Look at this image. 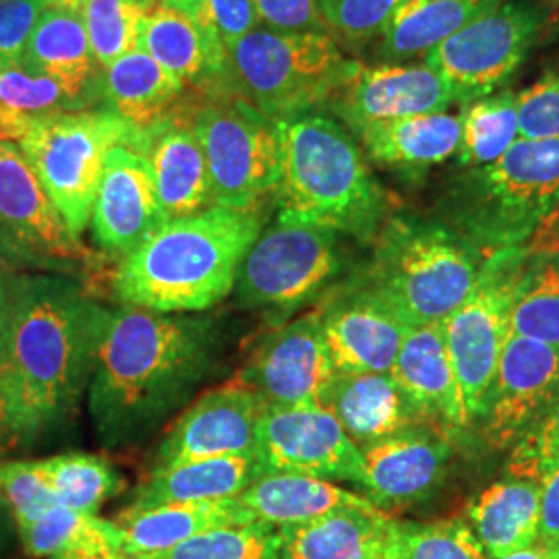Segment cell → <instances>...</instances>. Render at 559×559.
I'll return each mask as SVG.
<instances>
[{
  "label": "cell",
  "instance_id": "cell-10",
  "mask_svg": "<svg viewBox=\"0 0 559 559\" xmlns=\"http://www.w3.org/2000/svg\"><path fill=\"white\" fill-rule=\"evenodd\" d=\"M531 258L528 247L487 253L471 295L445 320L448 353L468 425L479 419L496 376L503 344L510 336L512 302Z\"/></svg>",
  "mask_w": 559,
  "mask_h": 559
},
{
  "label": "cell",
  "instance_id": "cell-13",
  "mask_svg": "<svg viewBox=\"0 0 559 559\" xmlns=\"http://www.w3.org/2000/svg\"><path fill=\"white\" fill-rule=\"evenodd\" d=\"M0 260L71 278L94 265L13 141H0Z\"/></svg>",
  "mask_w": 559,
  "mask_h": 559
},
{
  "label": "cell",
  "instance_id": "cell-31",
  "mask_svg": "<svg viewBox=\"0 0 559 559\" xmlns=\"http://www.w3.org/2000/svg\"><path fill=\"white\" fill-rule=\"evenodd\" d=\"M185 85L143 50H131L102 69V108L138 131L170 117Z\"/></svg>",
  "mask_w": 559,
  "mask_h": 559
},
{
  "label": "cell",
  "instance_id": "cell-20",
  "mask_svg": "<svg viewBox=\"0 0 559 559\" xmlns=\"http://www.w3.org/2000/svg\"><path fill=\"white\" fill-rule=\"evenodd\" d=\"M166 224L147 160L127 145L110 150L92 210L94 239L124 260Z\"/></svg>",
  "mask_w": 559,
  "mask_h": 559
},
{
  "label": "cell",
  "instance_id": "cell-45",
  "mask_svg": "<svg viewBox=\"0 0 559 559\" xmlns=\"http://www.w3.org/2000/svg\"><path fill=\"white\" fill-rule=\"evenodd\" d=\"M559 468V400L547 417L512 448L508 473L516 479L543 480Z\"/></svg>",
  "mask_w": 559,
  "mask_h": 559
},
{
  "label": "cell",
  "instance_id": "cell-2",
  "mask_svg": "<svg viewBox=\"0 0 559 559\" xmlns=\"http://www.w3.org/2000/svg\"><path fill=\"white\" fill-rule=\"evenodd\" d=\"M110 309L60 274H17L0 350V390L21 440L59 425L90 385Z\"/></svg>",
  "mask_w": 559,
  "mask_h": 559
},
{
  "label": "cell",
  "instance_id": "cell-23",
  "mask_svg": "<svg viewBox=\"0 0 559 559\" xmlns=\"http://www.w3.org/2000/svg\"><path fill=\"white\" fill-rule=\"evenodd\" d=\"M390 373L427 425L448 436L468 427L448 353L445 321L408 323Z\"/></svg>",
  "mask_w": 559,
  "mask_h": 559
},
{
  "label": "cell",
  "instance_id": "cell-30",
  "mask_svg": "<svg viewBox=\"0 0 559 559\" xmlns=\"http://www.w3.org/2000/svg\"><path fill=\"white\" fill-rule=\"evenodd\" d=\"M260 477L255 454L156 466L133 493L129 508L235 500Z\"/></svg>",
  "mask_w": 559,
  "mask_h": 559
},
{
  "label": "cell",
  "instance_id": "cell-18",
  "mask_svg": "<svg viewBox=\"0 0 559 559\" xmlns=\"http://www.w3.org/2000/svg\"><path fill=\"white\" fill-rule=\"evenodd\" d=\"M267 404L239 381L203 394L158 448V466L255 454Z\"/></svg>",
  "mask_w": 559,
  "mask_h": 559
},
{
  "label": "cell",
  "instance_id": "cell-7",
  "mask_svg": "<svg viewBox=\"0 0 559 559\" xmlns=\"http://www.w3.org/2000/svg\"><path fill=\"white\" fill-rule=\"evenodd\" d=\"M235 94L272 120L297 119L330 104L357 75L328 32H278L258 25L228 50Z\"/></svg>",
  "mask_w": 559,
  "mask_h": 559
},
{
  "label": "cell",
  "instance_id": "cell-25",
  "mask_svg": "<svg viewBox=\"0 0 559 559\" xmlns=\"http://www.w3.org/2000/svg\"><path fill=\"white\" fill-rule=\"evenodd\" d=\"M173 78L187 87H200L203 96L235 94L228 55L214 48L198 23L179 9L158 2L141 25L140 46Z\"/></svg>",
  "mask_w": 559,
  "mask_h": 559
},
{
  "label": "cell",
  "instance_id": "cell-53",
  "mask_svg": "<svg viewBox=\"0 0 559 559\" xmlns=\"http://www.w3.org/2000/svg\"><path fill=\"white\" fill-rule=\"evenodd\" d=\"M498 559H559V543L537 539V543L531 545L528 549H522V551Z\"/></svg>",
  "mask_w": 559,
  "mask_h": 559
},
{
  "label": "cell",
  "instance_id": "cell-4",
  "mask_svg": "<svg viewBox=\"0 0 559 559\" xmlns=\"http://www.w3.org/2000/svg\"><path fill=\"white\" fill-rule=\"evenodd\" d=\"M278 218L313 224L360 242L378 237L385 193L355 135L334 117L278 120Z\"/></svg>",
  "mask_w": 559,
  "mask_h": 559
},
{
  "label": "cell",
  "instance_id": "cell-34",
  "mask_svg": "<svg viewBox=\"0 0 559 559\" xmlns=\"http://www.w3.org/2000/svg\"><path fill=\"white\" fill-rule=\"evenodd\" d=\"M503 0H406L378 44L385 62L425 57Z\"/></svg>",
  "mask_w": 559,
  "mask_h": 559
},
{
  "label": "cell",
  "instance_id": "cell-8",
  "mask_svg": "<svg viewBox=\"0 0 559 559\" xmlns=\"http://www.w3.org/2000/svg\"><path fill=\"white\" fill-rule=\"evenodd\" d=\"M138 129L106 108L32 120L17 140L46 195L81 239L92 222L104 164L112 147L133 150Z\"/></svg>",
  "mask_w": 559,
  "mask_h": 559
},
{
  "label": "cell",
  "instance_id": "cell-15",
  "mask_svg": "<svg viewBox=\"0 0 559 559\" xmlns=\"http://www.w3.org/2000/svg\"><path fill=\"white\" fill-rule=\"evenodd\" d=\"M260 475H307L360 485L362 454L321 406L267 408L258 433Z\"/></svg>",
  "mask_w": 559,
  "mask_h": 559
},
{
  "label": "cell",
  "instance_id": "cell-38",
  "mask_svg": "<svg viewBox=\"0 0 559 559\" xmlns=\"http://www.w3.org/2000/svg\"><path fill=\"white\" fill-rule=\"evenodd\" d=\"M510 334L559 348V261L531 258L512 302Z\"/></svg>",
  "mask_w": 559,
  "mask_h": 559
},
{
  "label": "cell",
  "instance_id": "cell-37",
  "mask_svg": "<svg viewBox=\"0 0 559 559\" xmlns=\"http://www.w3.org/2000/svg\"><path fill=\"white\" fill-rule=\"evenodd\" d=\"M17 533L25 554L38 559L59 558L71 549L100 543L120 549V531L115 522L81 514L60 503L46 510L40 519L23 526Z\"/></svg>",
  "mask_w": 559,
  "mask_h": 559
},
{
  "label": "cell",
  "instance_id": "cell-52",
  "mask_svg": "<svg viewBox=\"0 0 559 559\" xmlns=\"http://www.w3.org/2000/svg\"><path fill=\"white\" fill-rule=\"evenodd\" d=\"M15 440H21L17 425L13 419V411L9 406V400L4 396V392L0 390V448L13 443Z\"/></svg>",
  "mask_w": 559,
  "mask_h": 559
},
{
  "label": "cell",
  "instance_id": "cell-1",
  "mask_svg": "<svg viewBox=\"0 0 559 559\" xmlns=\"http://www.w3.org/2000/svg\"><path fill=\"white\" fill-rule=\"evenodd\" d=\"M218 332L203 318L110 311L90 380V415L106 448L152 436L212 371Z\"/></svg>",
  "mask_w": 559,
  "mask_h": 559
},
{
  "label": "cell",
  "instance_id": "cell-33",
  "mask_svg": "<svg viewBox=\"0 0 559 559\" xmlns=\"http://www.w3.org/2000/svg\"><path fill=\"white\" fill-rule=\"evenodd\" d=\"M539 506V480L510 477L487 487L468 506L466 522L487 559L503 558L537 543Z\"/></svg>",
  "mask_w": 559,
  "mask_h": 559
},
{
  "label": "cell",
  "instance_id": "cell-41",
  "mask_svg": "<svg viewBox=\"0 0 559 559\" xmlns=\"http://www.w3.org/2000/svg\"><path fill=\"white\" fill-rule=\"evenodd\" d=\"M282 535L267 522L221 526L150 559H280Z\"/></svg>",
  "mask_w": 559,
  "mask_h": 559
},
{
  "label": "cell",
  "instance_id": "cell-27",
  "mask_svg": "<svg viewBox=\"0 0 559 559\" xmlns=\"http://www.w3.org/2000/svg\"><path fill=\"white\" fill-rule=\"evenodd\" d=\"M255 522V516L235 500L168 503L156 508H127L115 524L120 549L133 559L158 558L200 533Z\"/></svg>",
  "mask_w": 559,
  "mask_h": 559
},
{
  "label": "cell",
  "instance_id": "cell-46",
  "mask_svg": "<svg viewBox=\"0 0 559 559\" xmlns=\"http://www.w3.org/2000/svg\"><path fill=\"white\" fill-rule=\"evenodd\" d=\"M520 140H559V71L519 92Z\"/></svg>",
  "mask_w": 559,
  "mask_h": 559
},
{
  "label": "cell",
  "instance_id": "cell-35",
  "mask_svg": "<svg viewBox=\"0 0 559 559\" xmlns=\"http://www.w3.org/2000/svg\"><path fill=\"white\" fill-rule=\"evenodd\" d=\"M462 138L456 152L460 170L480 168L501 156L520 140L519 92L503 87L464 108Z\"/></svg>",
  "mask_w": 559,
  "mask_h": 559
},
{
  "label": "cell",
  "instance_id": "cell-43",
  "mask_svg": "<svg viewBox=\"0 0 559 559\" xmlns=\"http://www.w3.org/2000/svg\"><path fill=\"white\" fill-rule=\"evenodd\" d=\"M198 23L205 38L224 55L260 25L251 0H158Z\"/></svg>",
  "mask_w": 559,
  "mask_h": 559
},
{
  "label": "cell",
  "instance_id": "cell-14",
  "mask_svg": "<svg viewBox=\"0 0 559 559\" xmlns=\"http://www.w3.org/2000/svg\"><path fill=\"white\" fill-rule=\"evenodd\" d=\"M559 400V348L508 336L483 402L480 436L493 450H512Z\"/></svg>",
  "mask_w": 559,
  "mask_h": 559
},
{
  "label": "cell",
  "instance_id": "cell-11",
  "mask_svg": "<svg viewBox=\"0 0 559 559\" xmlns=\"http://www.w3.org/2000/svg\"><path fill=\"white\" fill-rule=\"evenodd\" d=\"M547 11L535 0H503L423 57L468 106L503 90L543 40Z\"/></svg>",
  "mask_w": 559,
  "mask_h": 559
},
{
  "label": "cell",
  "instance_id": "cell-47",
  "mask_svg": "<svg viewBox=\"0 0 559 559\" xmlns=\"http://www.w3.org/2000/svg\"><path fill=\"white\" fill-rule=\"evenodd\" d=\"M41 11L40 0H0V69L20 64Z\"/></svg>",
  "mask_w": 559,
  "mask_h": 559
},
{
  "label": "cell",
  "instance_id": "cell-50",
  "mask_svg": "<svg viewBox=\"0 0 559 559\" xmlns=\"http://www.w3.org/2000/svg\"><path fill=\"white\" fill-rule=\"evenodd\" d=\"M15 284H17V272L7 261L0 260V350H2L11 316H13Z\"/></svg>",
  "mask_w": 559,
  "mask_h": 559
},
{
  "label": "cell",
  "instance_id": "cell-57",
  "mask_svg": "<svg viewBox=\"0 0 559 559\" xmlns=\"http://www.w3.org/2000/svg\"><path fill=\"white\" fill-rule=\"evenodd\" d=\"M539 4L545 9H554L556 13L559 11V0H539Z\"/></svg>",
  "mask_w": 559,
  "mask_h": 559
},
{
  "label": "cell",
  "instance_id": "cell-9",
  "mask_svg": "<svg viewBox=\"0 0 559 559\" xmlns=\"http://www.w3.org/2000/svg\"><path fill=\"white\" fill-rule=\"evenodd\" d=\"M203 98L207 100L185 106V112L207 162L212 205L255 212L278 187V120L267 119L237 94Z\"/></svg>",
  "mask_w": 559,
  "mask_h": 559
},
{
  "label": "cell",
  "instance_id": "cell-5",
  "mask_svg": "<svg viewBox=\"0 0 559 559\" xmlns=\"http://www.w3.org/2000/svg\"><path fill=\"white\" fill-rule=\"evenodd\" d=\"M559 214V140H519L500 160L460 170L443 198L445 224L483 255L526 247Z\"/></svg>",
  "mask_w": 559,
  "mask_h": 559
},
{
  "label": "cell",
  "instance_id": "cell-19",
  "mask_svg": "<svg viewBox=\"0 0 559 559\" xmlns=\"http://www.w3.org/2000/svg\"><path fill=\"white\" fill-rule=\"evenodd\" d=\"M454 104V92L429 64L385 62L378 67L360 64L357 75L330 102V108L350 133H357L373 122L448 112Z\"/></svg>",
  "mask_w": 559,
  "mask_h": 559
},
{
  "label": "cell",
  "instance_id": "cell-51",
  "mask_svg": "<svg viewBox=\"0 0 559 559\" xmlns=\"http://www.w3.org/2000/svg\"><path fill=\"white\" fill-rule=\"evenodd\" d=\"M55 559H133L131 556H127L124 551H120L119 547L115 545H85V547H78V549H71L67 554H62L59 558Z\"/></svg>",
  "mask_w": 559,
  "mask_h": 559
},
{
  "label": "cell",
  "instance_id": "cell-44",
  "mask_svg": "<svg viewBox=\"0 0 559 559\" xmlns=\"http://www.w3.org/2000/svg\"><path fill=\"white\" fill-rule=\"evenodd\" d=\"M0 500L9 508L17 531L59 503L38 460H0Z\"/></svg>",
  "mask_w": 559,
  "mask_h": 559
},
{
  "label": "cell",
  "instance_id": "cell-17",
  "mask_svg": "<svg viewBox=\"0 0 559 559\" xmlns=\"http://www.w3.org/2000/svg\"><path fill=\"white\" fill-rule=\"evenodd\" d=\"M365 498L390 514L429 500L445 479L454 454L450 436L419 425L360 448Z\"/></svg>",
  "mask_w": 559,
  "mask_h": 559
},
{
  "label": "cell",
  "instance_id": "cell-56",
  "mask_svg": "<svg viewBox=\"0 0 559 559\" xmlns=\"http://www.w3.org/2000/svg\"><path fill=\"white\" fill-rule=\"evenodd\" d=\"M44 9H52V7H60V9H75V0H40Z\"/></svg>",
  "mask_w": 559,
  "mask_h": 559
},
{
  "label": "cell",
  "instance_id": "cell-6",
  "mask_svg": "<svg viewBox=\"0 0 559 559\" xmlns=\"http://www.w3.org/2000/svg\"><path fill=\"white\" fill-rule=\"evenodd\" d=\"M483 258L445 222L392 218L376 237L371 286L408 323H438L471 295Z\"/></svg>",
  "mask_w": 559,
  "mask_h": 559
},
{
  "label": "cell",
  "instance_id": "cell-16",
  "mask_svg": "<svg viewBox=\"0 0 559 559\" xmlns=\"http://www.w3.org/2000/svg\"><path fill=\"white\" fill-rule=\"evenodd\" d=\"M321 313L286 323L247 360L239 383L253 390L267 408L320 406L321 392L334 376Z\"/></svg>",
  "mask_w": 559,
  "mask_h": 559
},
{
  "label": "cell",
  "instance_id": "cell-22",
  "mask_svg": "<svg viewBox=\"0 0 559 559\" xmlns=\"http://www.w3.org/2000/svg\"><path fill=\"white\" fill-rule=\"evenodd\" d=\"M133 150L147 160L166 222L212 207L207 162L185 108L140 131Z\"/></svg>",
  "mask_w": 559,
  "mask_h": 559
},
{
  "label": "cell",
  "instance_id": "cell-29",
  "mask_svg": "<svg viewBox=\"0 0 559 559\" xmlns=\"http://www.w3.org/2000/svg\"><path fill=\"white\" fill-rule=\"evenodd\" d=\"M239 501L255 520L276 528L297 526L342 510H380L365 496L338 487L334 480L288 473L263 475L240 493Z\"/></svg>",
  "mask_w": 559,
  "mask_h": 559
},
{
  "label": "cell",
  "instance_id": "cell-21",
  "mask_svg": "<svg viewBox=\"0 0 559 559\" xmlns=\"http://www.w3.org/2000/svg\"><path fill=\"white\" fill-rule=\"evenodd\" d=\"M408 321L371 284L321 313L323 340L340 373H390Z\"/></svg>",
  "mask_w": 559,
  "mask_h": 559
},
{
  "label": "cell",
  "instance_id": "cell-55",
  "mask_svg": "<svg viewBox=\"0 0 559 559\" xmlns=\"http://www.w3.org/2000/svg\"><path fill=\"white\" fill-rule=\"evenodd\" d=\"M545 32H547V46L554 48V57H556V64H558L556 71H559V11L554 20L547 21Z\"/></svg>",
  "mask_w": 559,
  "mask_h": 559
},
{
  "label": "cell",
  "instance_id": "cell-49",
  "mask_svg": "<svg viewBox=\"0 0 559 559\" xmlns=\"http://www.w3.org/2000/svg\"><path fill=\"white\" fill-rule=\"evenodd\" d=\"M539 539L559 543V468L540 480Z\"/></svg>",
  "mask_w": 559,
  "mask_h": 559
},
{
  "label": "cell",
  "instance_id": "cell-26",
  "mask_svg": "<svg viewBox=\"0 0 559 559\" xmlns=\"http://www.w3.org/2000/svg\"><path fill=\"white\" fill-rule=\"evenodd\" d=\"M21 64L60 85L83 108L102 106V67L94 57L85 27L73 9H44Z\"/></svg>",
  "mask_w": 559,
  "mask_h": 559
},
{
  "label": "cell",
  "instance_id": "cell-24",
  "mask_svg": "<svg viewBox=\"0 0 559 559\" xmlns=\"http://www.w3.org/2000/svg\"><path fill=\"white\" fill-rule=\"evenodd\" d=\"M320 404L359 448L411 427L427 425L392 373H340L321 392Z\"/></svg>",
  "mask_w": 559,
  "mask_h": 559
},
{
  "label": "cell",
  "instance_id": "cell-54",
  "mask_svg": "<svg viewBox=\"0 0 559 559\" xmlns=\"http://www.w3.org/2000/svg\"><path fill=\"white\" fill-rule=\"evenodd\" d=\"M537 253H554V251H559V214L558 218L554 221L551 224V228L540 237V239L535 240L533 245H531Z\"/></svg>",
  "mask_w": 559,
  "mask_h": 559
},
{
  "label": "cell",
  "instance_id": "cell-40",
  "mask_svg": "<svg viewBox=\"0 0 559 559\" xmlns=\"http://www.w3.org/2000/svg\"><path fill=\"white\" fill-rule=\"evenodd\" d=\"M385 559H487L462 519L400 522L392 519Z\"/></svg>",
  "mask_w": 559,
  "mask_h": 559
},
{
  "label": "cell",
  "instance_id": "cell-3",
  "mask_svg": "<svg viewBox=\"0 0 559 559\" xmlns=\"http://www.w3.org/2000/svg\"><path fill=\"white\" fill-rule=\"evenodd\" d=\"M263 230V216L212 205L166 222L120 260L112 288L122 307L164 316L198 313L235 290L240 263Z\"/></svg>",
  "mask_w": 559,
  "mask_h": 559
},
{
  "label": "cell",
  "instance_id": "cell-32",
  "mask_svg": "<svg viewBox=\"0 0 559 559\" xmlns=\"http://www.w3.org/2000/svg\"><path fill=\"white\" fill-rule=\"evenodd\" d=\"M392 516L342 510L280 528V559H385Z\"/></svg>",
  "mask_w": 559,
  "mask_h": 559
},
{
  "label": "cell",
  "instance_id": "cell-12",
  "mask_svg": "<svg viewBox=\"0 0 559 559\" xmlns=\"http://www.w3.org/2000/svg\"><path fill=\"white\" fill-rule=\"evenodd\" d=\"M342 267L336 233L284 221L261 230L240 263L235 293L245 309L288 313L318 297Z\"/></svg>",
  "mask_w": 559,
  "mask_h": 559
},
{
  "label": "cell",
  "instance_id": "cell-28",
  "mask_svg": "<svg viewBox=\"0 0 559 559\" xmlns=\"http://www.w3.org/2000/svg\"><path fill=\"white\" fill-rule=\"evenodd\" d=\"M355 135L369 160L404 175H419L456 156L462 120L450 112L420 115L373 122Z\"/></svg>",
  "mask_w": 559,
  "mask_h": 559
},
{
  "label": "cell",
  "instance_id": "cell-42",
  "mask_svg": "<svg viewBox=\"0 0 559 559\" xmlns=\"http://www.w3.org/2000/svg\"><path fill=\"white\" fill-rule=\"evenodd\" d=\"M406 0H320L328 34L340 48L360 50L378 41Z\"/></svg>",
  "mask_w": 559,
  "mask_h": 559
},
{
  "label": "cell",
  "instance_id": "cell-36",
  "mask_svg": "<svg viewBox=\"0 0 559 559\" xmlns=\"http://www.w3.org/2000/svg\"><path fill=\"white\" fill-rule=\"evenodd\" d=\"M38 466L60 506L81 514L96 516L122 485L115 466L96 454H60L38 460Z\"/></svg>",
  "mask_w": 559,
  "mask_h": 559
},
{
  "label": "cell",
  "instance_id": "cell-39",
  "mask_svg": "<svg viewBox=\"0 0 559 559\" xmlns=\"http://www.w3.org/2000/svg\"><path fill=\"white\" fill-rule=\"evenodd\" d=\"M158 0H75V13L102 69L138 50L141 25Z\"/></svg>",
  "mask_w": 559,
  "mask_h": 559
},
{
  "label": "cell",
  "instance_id": "cell-48",
  "mask_svg": "<svg viewBox=\"0 0 559 559\" xmlns=\"http://www.w3.org/2000/svg\"><path fill=\"white\" fill-rule=\"evenodd\" d=\"M263 27L278 32H328L320 0H251Z\"/></svg>",
  "mask_w": 559,
  "mask_h": 559
}]
</instances>
